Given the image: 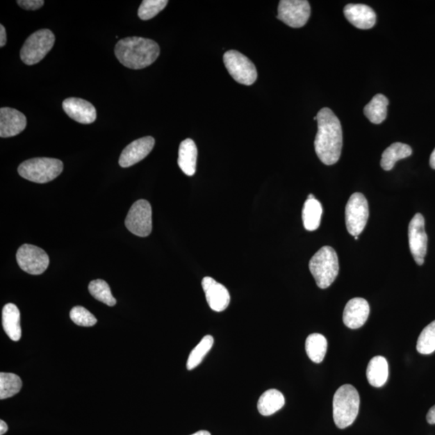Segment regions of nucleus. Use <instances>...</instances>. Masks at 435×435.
I'll list each match as a JSON object with an SVG mask.
<instances>
[{"mask_svg":"<svg viewBox=\"0 0 435 435\" xmlns=\"http://www.w3.org/2000/svg\"><path fill=\"white\" fill-rule=\"evenodd\" d=\"M63 108L69 117L83 124L95 122L97 113L92 104L87 100L79 98H69L64 100Z\"/></svg>","mask_w":435,"mask_h":435,"instance_id":"15","label":"nucleus"},{"mask_svg":"<svg viewBox=\"0 0 435 435\" xmlns=\"http://www.w3.org/2000/svg\"><path fill=\"white\" fill-rule=\"evenodd\" d=\"M70 318L81 327H93L97 323V320L87 309L83 306H75L69 313Z\"/></svg>","mask_w":435,"mask_h":435,"instance_id":"32","label":"nucleus"},{"mask_svg":"<svg viewBox=\"0 0 435 435\" xmlns=\"http://www.w3.org/2000/svg\"><path fill=\"white\" fill-rule=\"evenodd\" d=\"M8 429V427L7 423L5 422L3 420H1V421H0V435H3L4 434H6Z\"/></svg>","mask_w":435,"mask_h":435,"instance_id":"36","label":"nucleus"},{"mask_svg":"<svg viewBox=\"0 0 435 435\" xmlns=\"http://www.w3.org/2000/svg\"><path fill=\"white\" fill-rule=\"evenodd\" d=\"M202 289L207 303L212 311L222 312L226 310L231 302L230 293L227 288L213 278L206 277L202 281Z\"/></svg>","mask_w":435,"mask_h":435,"instance_id":"13","label":"nucleus"},{"mask_svg":"<svg viewBox=\"0 0 435 435\" xmlns=\"http://www.w3.org/2000/svg\"><path fill=\"white\" fill-rule=\"evenodd\" d=\"M191 435H211V434L209 432H207V431H200Z\"/></svg>","mask_w":435,"mask_h":435,"instance_id":"38","label":"nucleus"},{"mask_svg":"<svg viewBox=\"0 0 435 435\" xmlns=\"http://www.w3.org/2000/svg\"><path fill=\"white\" fill-rule=\"evenodd\" d=\"M366 376L372 386L382 387L386 383L388 376L386 359L381 356L373 357L368 363Z\"/></svg>","mask_w":435,"mask_h":435,"instance_id":"21","label":"nucleus"},{"mask_svg":"<svg viewBox=\"0 0 435 435\" xmlns=\"http://www.w3.org/2000/svg\"><path fill=\"white\" fill-rule=\"evenodd\" d=\"M284 395L277 389H270L262 394L257 403L258 411L263 416H270L284 407Z\"/></svg>","mask_w":435,"mask_h":435,"instance_id":"22","label":"nucleus"},{"mask_svg":"<svg viewBox=\"0 0 435 435\" xmlns=\"http://www.w3.org/2000/svg\"><path fill=\"white\" fill-rule=\"evenodd\" d=\"M198 149L195 141L186 139L180 145L178 164L183 173L187 176H193L196 172Z\"/></svg>","mask_w":435,"mask_h":435,"instance_id":"19","label":"nucleus"},{"mask_svg":"<svg viewBox=\"0 0 435 435\" xmlns=\"http://www.w3.org/2000/svg\"><path fill=\"white\" fill-rule=\"evenodd\" d=\"M359 239L358 236H355V240H357Z\"/></svg>","mask_w":435,"mask_h":435,"instance_id":"40","label":"nucleus"},{"mask_svg":"<svg viewBox=\"0 0 435 435\" xmlns=\"http://www.w3.org/2000/svg\"><path fill=\"white\" fill-rule=\"evenodd\" d=\"M413 154L411 146L402 143H394L384 151L381 165L382 169L389 171L393 169L397 161L409 158Z\"/></svg>","mask_w":435,"mask_h":435,"instance_id":"23","label":"nucleus"},{"mask_svg":"<svg viewBox=\"0 0 435 435\" xmlns=\"http://www.w3.org/2000/svg\"><path fill=\"white\" fill-rule=\"evenodd\" d=\"M55 43V36L49 29H40L30 35L24 42L20 58L24 64H38L52 49Z\"/></svg>","mask_w":435,"mask_h":435,"instance_id":"6","label":"nucleus"},{"mask_svg":"<svg viewBox=\"0 0 435 435\" xmlns=\"http://www.w3.org/2000/svg\"><path fill=\"white\" fill-rule=\"evenodd\" d=\"M370 307L368 302L361 297H355L347 303L343 311V320L350 329H358L366 325Z\"/></svg>","mask_w":435,"mask_h":435,"instance_id":"17","label":"nucleus"},{"mask_svg":"<svg viewBox=\"0 0 435 435\" xmlns=\"http://www.w3.org/2000/svg\"><path fill=\"white\" fill-rule=\"evenodd\" d=\"M89 292L95 299L104 303L109 306H114L116 304L115 298L110 292V286L104 280H95L90 283Z\"/></svg>","mask_w":435,"mask_h":435,"instance_id":"29","label":"nucleus"},{"mask_svg":"<svg viewBox=\"0 0 435 435\" xmlns=\"http://www.w3.org/2000/svg\"><path fill=\"white\" fill-rule=\"evenodd\" d=\"M224 63L227 72L237 83L251 85L256 82V68L245 55L236 50H229L224 55Z\"/></svg>","mask_w":435,"mask_h":435,"instance_id":"7","label":"nucleus"},{"mask_svg":"<svg viewBox=\"0 0 435 435\" xmlns=\"http://www.w3.org/2000/svg\"><path fill=\"white\" fill-rule=\"evenodd\" d=\"M369 211L368 201L361 193H354L349 199L345 211L347 229L354 237L362 233L367 224Z\"/></svg>","mask_w":435,"mask_h":435,"instance_id":"8","label":"nucleus"},{"mask_svg":"<svg viewBox=\"0 0 435 435\" xmlns=\"http://www.w3.org/2000/svg\"><path fill=\"white\" fill-rule=\"evenodd\" d=\"M361 399L356 388L345 384L333 398V418L337 427L345 429L356 421L360 409Z\"/></svg>","mask_w":435,"mask_h":435,"instance_id":"3","label":"nucleus"},{"mask_svg":"<svg viewBox=\"0 0 435 435\" xmlns=\"http://www.w3.org/2000/svg\"><path fill=\"white\" fill-rule=\"evenodd\" d=\"M327 351V340L321 334H311L306 340V352L313 362L320 363L325 360Z\"/></svg>","mask_w":435,"mask_h":435,"instance_id":"26","label":"nucleus"},{"mask_svg":"<svg viewBox=\"0 0 435 435\" xmlns=\"http://www.w3.org/2000/svg\"><path fill=\"white\" fill-rule=\"evenodd\" d=\"M409 245L414 261L422 265L427 251V235L425 230V219L422 214L413 217L409 225Z\"/></svg>","mask_w":435,"mask_h":435,"instance_id":"12","label":"nucleus"},{"mask_svg":"<svg viewBox=\"0 0 435 435\" xmlns=\"http://www.w3.org/2000/svg\"><path fill=\"white\" fill-rule=\"evenodd\" d=\"M3 327L4 331L13 341L20 340L22 335L20 313L18 307L13 303H8L3 309Z\"/></svg>","mask_w":435,"mask_h":435,"instance_id":"20","label":"nucleus"},{"mask_svg":"<svg viewBox=\"0 0 435 435\" xmlns=\"http://www.w3.org/2000/svg\"><path fill=\"white\" fill-rule=\"evenodd\" d=\"M315 199V197L313 196V195H308L307 199Z\"/></svg>","mask_w":435,"mask_h":435,"instance_id":"39","label":"nucleus"},{"mask_svg":"<svg viewBox=\"0 0 435 435\" xmlns=\"http://www.w3.org/2000/svg\"><path fill=\"white\" fill-rule=\"evenodd\" d=\"M311 17V5L306 0H281L278 5L277 19L291 28H299Z\"/></svg>","mask_w":435,"mask_h":435,"instance_id":"10","label":"nucleus"},{"mask_svg":"<svg viewBox=\"0 0 435 435\" xmlns=\"http://www.w3.org/2000/svg\"><path fill=\"white\" fill-rule=\"evenodd\" d=\"M417 351L422 355L435 352V320L423 329L418 338Z\"/></svg>","mask_w":435,"mask_h":435,"instance_id":"30","label":"nucleus"},{"mask_svg":"<svg viewBox=\"0 0 435 435\" xmlns=\"http://www.w3.org/2000/svg\"><path fill=\"white\" fill-rule=\"evenodd\" d=\"M343 13L348 22L357 28L370 29L377 22L375 12L364 4H347Z\"/></svg>","mask_w":435,"mask_h":435,"instance_id":"18","label":"nucleus"},{"mask_svg":"<svg viewBox=\"0 0 435 435\" xmlns=\"http://www.w3.org/2000/svg\"><path fill=\"white\" fill-rule=\"evenodd\" d=\"M322 215V207L316 199H307L302 210L303 225L306 230L313 231L320 227Z\"/></svg>","mask_w":435,"mask_h":435,"instance_id":"25","label":"nucleus"},{"mask_svg":"<svg viewBox=\"0 0 435 435\" xmlns=\"http://www.w3.org/2000/svg\"><path fill=\"white\" fill-rule=\"evenodd\" d=\"M7 43V33L3 25H0V47H3Z\"/></svg>","mask_w":435,"mask_h":435,"instance_id":"34","label":"nucleus"},{"mask_svg":"<svg viewBox=\"0 0 435 435\" xmlns=\"http://www.w3.org/2000/svg\"><path fill=\"white\" fill-rule=\"evenodd\" d=\"M115 54L124 67L141 69L149 67L160 55V47L153 40L133 37L120 40L116 44Z\"/></svg>","mask_w":435,"mask_h":435,"instance_id":"2","label":"nucleus"},{"mask_svg":"<svg viewBox=\"0 0 435 435\" xmlns=\"http://www.w3.org/2000/svg\"><path fill=\"white\" fill-rule=\"evenodd\" d=\"M155 140L151 136L136 140L123 150L119 159V164L123 168L133 166L140 163L153 150Z\"/></svg>","mask_w":435,"mask_h":435,"instance_id":"14","label":"nucleus"},{"mask_svg":"<svg viewBox=\"0 0 435 435\" xmlns=\"http://www.w3.org/2000/svg\"><path fill=\"white\" fill-rule=\"evenodd\" d=\"M151 215L153 212L148 201H136L126 217L125 226L131 233L140 237H147L153 229Z\"/></svg>","mask_w":435,"mask_h":435,"instance_id":"9","label":"nucleus"},{"mask_svg":"<svg viewBox=\"0 0 435 435\" xmlns=\"http://www.w3.org/2000/svg\"><path fill=\"white\" fill-rule=\"evenodd\" d=\"M22 388V379L16 374L0 373V399H7L16 395Z\"/></svg>","mask_w":435,"mask_h":435,"instance_id":"27","label":"nucleus"},{"mask_svg":"<svg viewBox=\"0 0 435 435\" xmlns=\"http://www.w3.org/2000/svg\"><path fill=\"white\" fill-rule=\"evenodd\" d=\"M167 0H144L138 10V16L141 19L149 20L158 15L167 6Z\"/></svg>","mask_w":435,"mask_h":435,"instance_id":"31","label":"nucleus"},{"mask_svg":"<svg viewBox=\"0 0 435 435\" xmlns=\"http://www.w3.org/2000/svg\"><path fill=\"white\" fill-rule=\"evenodd\" d=\"M429 165H431L432 169L435 170V149L432 151L431 158H429Z\"/></svg>","mask_w":435,"mask_h":435,"instance_id":"37","label":"nucleus"},{"mask_svg":"<svg viewBox=\"0 0 435 435\" xmlns=\"http://www.w3.org/2000/svg\"><path fill=\"white\" fill-rule=\"evenodd\" d=\"M17 261L20 269L31 275H40L47 270L49 258L47 252L31 245H24L17 252Z\"/></svg>","mask_w":435,"mask_h":435,"instance_id":"11","label":"nucleus"},{"mask_svg":"<svg viewBox=\"0 0 435 435\" xmlns=\"http://www.w3.org/2000/svg\"><path fill=\"white\" fill-rule=\"evenodd\" d=\"M214 345V338L211 336H206L190 354L188 361H187L186 368L188 370H193L198 367L204 361L206 354L211 351Z\"/></svg>","mask_w":435,"mask_h":435,"instance_id":"28","label":"nucleus"},{"mask_svg":"<svg viewBox=\"0 0 435 435\" xmlns=\"http://www.w3.org/2000/svg\"><path fill=\"white\" fill-rule=\"evenodd\" d=\"M388 99L386 96L378 94L363 109L364 115L374 124H380L387 117Z\"/></svg>","mask_w":435,"mask_h":435,"instance_id":"24","label":"nucleus"},{"mask_svg":"<svg viewBox=\"0 0 435 435\" xmlns=\"http://www.w3.org/2000/svg\"><path fill=\"white\" fill-rule=\"evenodd\" d=\"M27 119L20 111L10 108L0 109V136L2 138H13L26 128Z\"/></svg>","mask_w":435,"mask_h":435,"instance_id":"16","label":"nucleus"},{"mask_svg":"<svg viewBox=\"0 0 435 435\" xmlns=\"http://www.w3.org/2000/svg\"><path fill=\"white\" fill-rule=\"evenodd\" d=\"M427 420L429 424H435V406L429 409V411L427 416Z\"/></svg>","mask_w":435,"mask_h":435,"instance_id":"35","label":"nucleus"},{"mask_svg":"<svg viewBox=\"0 0 435 435\" xmlns=\"http://www.w3.org/2000/svg\"><path fill=\"white\" fill-rule=\"evenodd\" d=\"M318 133L315 149L318 158L327 165H335L340 160L343 147V131L340 120L328 108L317 114Z\"/></svg>","mask_w":435,"mask_h":435,"instance_id":"1","label":"nucleus"},{"mask_svg":"<svg viewBox=\"0 0 435 435\" xmlns=\"http://www.w3.org/2000/svg\"><path fill=\"white\" fill-rule=\"evenodd\" d=\"M309 269L316 284L320 289H327L336 279L340 270L336 252L331 247L325 246L313 256Z\"/></svg>","mask_w":435,"mask_h":435,"instance_id":"4","label":"nucleus"},{"mask_svg":"<svg viewBox=\"0 0 435 435\" xmlns=\"http://www.w3.org/2000/svg\"><path fill=\"white\" fill-rule=\"evenodd\" d=\"M63 171L62 161L48 158L25 161L18 168V173L23 179L40 184L54 180Z\"/></svg>","mask_w":435,"mask_h":435,"instance_id":"5","label":"nucleus"},{"mask_svg":"<svg viewBox=\"0 0 435 435\" xmlns=\"http://www.w3.org/2000/svg\"><path fill=\"white\" fill-rule=\"evenodd\" d=\"M17 3L25 10H38L44 3L43 0H18Z\"/></svg>","mask_w":435,"mask_h":435,"instance_id":"33","label":"nucleus"}]
</instances>
